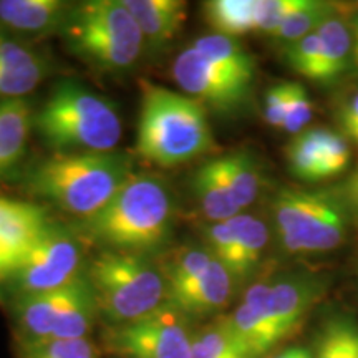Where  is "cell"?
Here are the masks:
<instances>
[{
	"instance_id": "74e56055",
	"label": "cell",
	"mask_w": 358,
	"mask_h": 358,
	"mask_svg": "<svg viewBox=\"0 0 358 358\" xmlns=\"http://www.w3.org/2000/svg\"><path fill=\"white\" fill-rule=\"evenodd\" d=\"M335 192H337L343 203H345L350 217L358 221V166L353 169L350 176L335 189Z\"/></svg>"
},
{
	"instance_id": "5b68a950",
	"label": "cell",
	"mask_w": 358,
	"mask_h": 358,
	"mask_svg": "<svg viewBox=\"0 0 358 358\" xmlns=\"http://www.w3.org/2000/svg\"><path fill=\"white\" fill-rule=\"evenodd\" d=\"M62 34L71 52L108 71L131 69L145 47V37L123 0H90L71 7Z\"/></svg>"
},
{
	"instance_id": "7a4b0ae2",
	"label": "cell",
	"mask_w": 358,
	"mask_h": 358,
	"mask_svg": "<svg viewBox=\"0 0 358 358\" xmlns=\"http://www.w3.org/2000/svg\"><path fill=\"white\" fill-rule=\"evenodd\" d=\"M140 88L138 155L163 168H173L216 148L204 105L148 80H141Z\"/></svg>"
},
{
	"instance_id": "ab89813d",
	"label": "cell",
	"mask_w": 358,
	"mask_h": 358,
	"mask_svg": "<svg viewBox=\"0 0 358 358\" xmlns=\"http://www.w3.org/2000/svg\"><path fill=\"white\" fill-rule=\"evenodd\" d=\"M347 24L352 37V70L358 73V12L348 17Z\"/></svg>"
},
{
	"instance_id": "7c38bea8",
	"label": "cell",
	"mask_w": 358,
	"mask_h": 358,
	"mask_svg": "<svg viewBox=\"0 0 358 358\" xmlns=\"http://www.w3.org/2000/svg\"><path fill=\"white\" fill-rule=\"evenodd\" d=\"M271 280H261L248 289L243 302L229 317H224L222 324L234 335L252 358H259L277 345L264 312V299L268 292Z\"/></svg>"
},
{
	"instance_id": "9c48e42d",
	"label": "cell",
	"mask_w": 358,
	"mask_h": 358,
	"mask_svg": "<svg viewBox=\"0 0 358 358\" xmlns=\"http://www.w3.org/2000/svg\"><path fill=\"white\" fill-rule=\"evenodd\" d=\"M80 274H83L80 244L50 226L7 279L19 297L58 290Z\"/></svg>"
},
{
	"instance_id": "e575fe53",
	"label": "cell",
	"mask_w": 358,
	"mask_h": 358,
	"mask_svg": "<svg viewBox=\"0 0 358 358\" xmlns=\"http://www.w3.org/2000/svg\"><path fill=\"white\" fill-rule=\"evenodd\" d=\"M350 148H348L347 138L343 134L329 129L325 138V151H324V163H322V171L324 179L335 178L342 174L350 164Z\"/></svg>"
},
{
	"instance_id": "1f68e13d",
	"label": "cell",
	"mask_w": 358,
	"mask_h": 358,
	"mask_svg": "<svg viewBox=\"0 0 358 358\" xmlns=\"http://www.w3.org/2000/svg\"><path fill=\"white\" fill-rule=\"evenodd\" d=\"M284 55L290 69L312 82L319 83L320 73V37L313 32L307 37L284 45Z\"/></svg>"
},
{
	"instance_id": "cb8c5ba5",
	"label": "cell",
	"mask_w": 358,
	"mask_h": 358,
	"mask_svg": "<svg viewBox=\"0 0 358 358\" xmlns=\"http://www.w3.org/2000/svg\"><path fill=\"white\" fill-rule=\"evenodd\" d=\"M192 47L219 69L252 85L256 77V62L243 45L237 42V38L211 34L196 40Z\"/></svg>"
},
{
	"instance_id": "2e32d148",
	"label": "cell",
	"mask_w": 358,
	"mask_h": 358,
	"mask_svg": "<svg viewBox=\"0 0 358 358\" xmlns=\"http://www.w3.org/2000/svg\"><path fill=\"white\" fill-rule=\"evenodd\" d=\"M140 27L145 42L166 43L174 38L187 15V3L179 0H123Z\"/></svg>"
},
{
	"instance_id": "8fae6325",
	"label": "cell",
	"mask_w": 358,
	"mask_h": 358,
	"mask_svg": "<svg viewBox=\"0 0 358 358\" xmlns=\"http://www.w3.org/2000/svg\"><path fill=\"white\" fill-rule=\"evenodd\" d=\"M325 289L327 282L313 274H289L271 280L264 299V312L277 343L302 325Z\"/></svg>"
},
{
	"instance_id": "b9f144b4",
	"label": "cell",
	"mask_w": 358,
	"mask_h": 358,
	"mask_svg": "<svg viewBox=\"0 0 358 358\" xmlns=\"http://www.w3.org/2000/svg\"><path fill=\"white\" fill-rule=\"evenodd\" d=\"M353 141H355V143H357V145H358V136H357V138H353Z\"/></svg>"
},
{
	"instance_id": "4316f807",
	"label": "cell",
	"mask_w": 358,
	"mask_h": 358,
	"mask_svg": "<svg viewBox=\"0 0 358 358\" xmlns=\"http://www.w3.org/2000/svg\"><path fill=\"white\" fill-rule=\"evenodd\" d=\"M219 159L237 206L241 209L248 208L257 199L261 191V173L256 159L248 151H234Z\"/></svg>"
},
{
	"instance_id": "836d02e7",
	"label": "cell",
	"mask_w": 358,
	"mask_h": 358,
	"mask_svg": "<svg viewBox=\"0 0 358 358\" xmlns=\"http://www.w3.org/2000/svg\"><path fill=\"white\" fill-rule=\"evenodd\" d=\"M307 0H257L256 30L271 37L289 17L301 10Z\"/></svg>"
},
{
	"instance_id": "4dcf8cb0",
	"label": "cell",
	"mask_w": 358,
	"mask_h": 358,
	"mask_svg": "<svg viewBox=\"0 0 358 358\" xmlns=\"http://www.w3.org/2000/svg\"><path fill=\"white\" fill-rule=\"evenodd\" d=\"M22 358H98L93 342L87 338L77 340H40L22 342Z\"/></svg>"
},
{
	"instance_id": "3957f363",
	"label": "cell",
	"mask_w": 358,
	"mask_h": 358,
	"mask_svg": "<svg viewBox=\"0 0 358 358\" xmlns=\"http://www.w3.org/2000/svg\"><path fill=\"white\" fill-rule=\"evenodd\" d=\"M129 159L115 151L57 153L27 179L32 194L83 219L100 213L131 176Z\"/></svg>"
},
{
	"instance_id": "5bb4252c",
	"label": "cell",
	"mask_w": 358,
	"mask_h": 358,
	"mask_svg": "<svg viewBox=\"0 0 358 358\" xmlns=\"http://www.w3.org/2000/svg\"><path fill=\"white\" fill-rule=\"evenodd\" d=\"M70 284L58 290H50V292L15 297L13 315L24 335L22 342H40V340L52 337L58 313L65 306Z\"/></svg>"
},
{
	"instance_id": "484cf974",
	"label": "cell",
	"mask_w": 358,
	"mask_h": 358,
	"mask_svg": "<svg viewBox=\"0 0 358 358\" xmlns=\"http://www.w3.org/2000/svg\"><path fill=\"white\" fill-rule=\"evenodd\" d=\"M206 22L217 35L237 38L257 24V0H213L204 3Z\"/></svg>"
},
{
	"instance_id": "6da1fadb",
	"label": "cell",
	"mask_w": 358,
	"mask_h": 358,
	"mask_svg": "<svg viewBox=\"0 0 358 358\" xmlns=\"http://www.w3.org/2000/svg\"><path fill=\"white\" fill-rule=\"evenodd\" d=\"M173 216L166 182L155 174H131L100 213L83 219L82 231L115 252L141 254L168 239Z\"/></svg>"
},
{
	"instance_id": "603a6c76",
	"label": "cell",
	"mask_w": 358,
	"mask_h": 358,
	"mask_svg": "<svg viewBox=\"0 0 358 358\" xmlns=\"http://www.w3.org/2000/svg\"><path fill=\"white\" fill-rule=\"evenodd\" d=\"M313 358H358V322L345 312L327 315L317 330Z\"/></svg>"
},
{
	"instance_id": "f546056e",
	"label": "cell",
	"mask_w": 358,
	"mask_h": 358,
	"mask_svg": "<svg viewBox=\"0 0 358 358\" xmlns=\"http://www.w3.org/2000/svg\"><path fill=\"white\" fill-rule=\"evenodd\" d=\"M191 358H252L222 320L192 337Z\"/></svg>"
},
{
	"instance_id": "52a82bcc",
	"label": "cell",
	"mask_w": 358,
	"mask_h": 358,
	"mask_svg": "<svg viewBox=\"0 0 358 358\" xmlns=\"http://www.w3.org/2000/svg\"><path fill=\"white\" fill-rule=\"evenodd\" d=\"M271 206L277 234L289 252H329L345 239L350 214L335 191L284 187Z\"/></svg>"
},
{
	"instance_id": "ba28073f",
	"label": "cell",
	"mask_w": 358,
	"mask_h": 358,
	"mask_svg": "<svg viewBox=\"0 0 358 358\" xmlns=\"http://www.w3.org/2000/svg\"><path fill=\"white\" fill-rule=\"evenodd\" d=\"M192 337L187 317L166 302L141 319L110 325L105 345L127 358H191Z\"/></svg>"
},
{
	"instance_id": "ac0fdd59",
	"label": "cell",
	"mask_w": 358,
	"mask_h": 358,
	"mask_svg": "<svg viewBox=\"0 0 358 358\" xmlns=\"http://www.w3.org/2000/svg\"><path fill=\"white\" fill-rule=\"evenodd\" d=\"M192 191L198 199L201 211L209 221H229L241 214V208L237 206L231 187L227 185L226 173L219 158L208 161L194 173Z\"/></svg>"
},
{
	"instance_id": "8992f818",
	"label": "cell",
	"mask_w": 358,
	"mask_h": 358,
	"mask_svg": "<svg viewBox=\"0 0 358 358\" xmlns=\"http://www.w3.org/2000/svg\"><path fill=\"white\" fill-rule=\"evenodd\" d=\"M88 280L111 325L138 320L166 303V280L155 264L141 254L105 250L90 264Z\"/></svg>"
},
{
	"instance_id": "d4e9b609",
	"label": "cell",
	"mask_w": 358,
	"mask_h": 358,
	"mask_svg": "<svg viewBox=\"0 0 358 358\" xmlns=\"http://www.w3.org/2000/svg\"><path fill=\"white\" fill-rule=\"evenodd\" d=\"M327 131L329 129L325 128L303 129L289 143L285 156H287L290 173L295 178L307 182L324 181L322 163H324Z\"/></svg>"
},
{
	"instance_id": "30bf717a",
	"label": "cell",
	"mask_w": 358,
	"mask_h": 358,
	"mask_svg": "<svg viewBox=\"0 0 358 358\" xmlns=\"http://www.w3.org/2000/svg\"><path fill=\"white\" fill-rule=\"evenodd\" d=\"M173 77L187 96L222 113L239 110L248 101L252 85L219 69L194 47L186 48L173 64Z\"/></svg>"
},
{
	"instance_id": "d6a6232c",
	"label": "cell",
	"mask_w": 358,
	"mask_h": 358,
	"mask_svg": "<svg viewBox=\"0 0 358 358\" xmlns=\"http://www.w3.org/2000/svg\"><path fill=\"white\" fill-rule=\"evenodd\" d=\"M289 95H287V110H285V118L282 129L287 133L299 134L302 133L308 123H310L313 115L312 100L308 96L307 90L303 85L287 82Z\"/></svg>"
},
{
	"instance_id": "f1b7e54d",
	"label": "cell",
	"mask_w": 358,
	"mask_h": 358,
	"mask_svg": "<svg viewBox=\"0 0 358 358\" xmlns=\"http://www.w3.org/2000/svg\"><path fill=\"white\" fill-rule=\"evenodd\" d=\"M213 261V254L208 249L187 248L178 250L169 259L168 266L161 268L164 280H166V297L198 279L203 272L208 271Z\"/></svg>"
},
{
	"instance_id": "7402d4cb",
	"label": "cell",
	"mask_w": 358,
	"mask_h": 358,
	"mask_svg": "<svg viewBox=\"0 0 358 358\" xmlns=\"http://www.w3.org/2000/svg\"><path fill=\"white\" fill-rule=\"evenodd\" d=\"M48 227L50 224L45 213L0 227V277L7 279L15 271Z\"/></svg>"
},
{
	"instance_id": "83f0119b",
	"label": "cell",
	"mask_w": 358,
	"mask_h": 358,
	"mask_svg": "<svg viewBox=\"0 0 358 358\" xmlns=\"http://www.w3.org/2000/svg\"><path fill=\"white\" fill-rule=\"evenodd\" d=\"M334 15H337V7L332 2L307 0L306 6L301 10L295 12L292 17H289L271 37L277 43L289 45L295 40H301L307 35L317 32L319 27Z\"/></svg>"
},
{
	"instance_id": "60d3db41",
	"label": "cell",
	"mask_w": 358,
	"mask_h": 358,
	"mask_svg": "<svg viewBox=\"0 0 358 358\" xmlns=\"http://www.w3.org/2000/svg\"><path fill=\"white\" fill-rule=\"evenodd\" d=\"M275 358H313L312 350L306 347H290L287 350L279 353Z\"/></svg>"
},
{
	"instance_id": "e0dca14e",
	"label": "cell",
	"mask_w": 358,
	"mask_h": 358,
	"mask_svg": "<svg viewBox=\"0 0 358 358\" xmlns=\"http://www.w3.org/2000/svg\"><path fill=\"white\" fill-rule=\"evenodd\" d=\"M34 123L32 106L25 98L0 101V178L22 159Z\"/></svg>"
},
{
	"instance_id": "d6986e66",
	"label": "cell",
	"mask_w": 358,
	"mask_h": 358,
	"mask_svg": "<svg viewBox=\"0 0 358 358\" xmlns=\"http://www.w3.org/2000/svg\"><path fill=\"white\" fill-rule=\"evenodd\" d=\"M98 312V303L87 272L70 284L65 306L58 313L50 338L77 340L87 338Z\"/></svg>"
},
{
	"instance_id": "f35d334b",
	"label": "cell",
	"mask_w": 358,
	"mask_h": 358,
	"mask_svg": "<svg viewBox=\"0 0 358 358\" xmlns=\"http://www.w3.org/2000/svg\"><path fill=\"white\" fill-rule=\"evenodd\" d=\"M338 123L348 138L353 140L358 136V93L338 111Z\"/></svg>"
},
{
	"instance_id": "ffe728a7",
	"label": "cell",
	"mask_w": 358,
	"mask_h": 358,
	"mask_svg": "<svg viewBox=\"0 0 358 358\" xmlns=\"http://www.w3.org/2000/svg\"><path fill=\"white\" fill-rule=\"evenodd\" d=\"M317 34L320 37L319 83L332 85L352 70V37L347 19L330 17Z\"/></svg>"
},
{
	"instance_id": "4fadbf2b",
	"label": "cell",
	"mask_w": 358,
	"mask_h": 358,
	"mask_svg": "<svg viewBox=\"0 0 358 358\" xmlns=\"http://www.w3.org/2000/svg\"><path fill=\"white\" fill-rule=\"evenodd\" d=\"M232 285L234 279L229 271L214 259L208 271L191 284L169 294L166 302L186 317L211 315L227 306L232 295Z\"/></svg>"
},
{
	"instance_id": "8d00e7d4",
	"label": "cell",
	"mask_w": 358,
	"mask_h": 358,
	"mask_svg": "<svg viewBox=\"0 0 358 358\" xmlns=\"http://www.w3.org/2000/svg\"><path fill=\"white\" fill-rule=\"evenodd\" d=\"M42 213H45L43 209L32 203L0 198V227L6 226V224L20 221V219L38 216Z\"/></svg>"
},
{
	"instance_id": "44dd1931",
	"label": "cell",
	"mask_w": 358,
	"mask_h": 358,
	"mask_svg": "<svg viewBox=\"0 0 358 358\" xmlns=\"http://www.w3.org/2000/svg\"><path fill=\"white\" fill-rule=\"evenodd\" d=\"M236 243V267L232 279L245 280L261 262L268 243V229L261 219L250 214H237L229 219Z\"/></svg>"
},
{
	"instance_id": "9a60e30c",
	"label": "cell",
	"mask_w": 358,
	"mask_h": 358,
	"mask_svg": "<svg viewBox=\"0 0 358 358\" xmlns=\"http://www.w3.org/2000/svg\"><path fill=\"white\" fill-rule=\"evenodd\" d=\"M70 8L62 0H0V24L17 32H50L62 29Z\"/></svg>"
},
{
	"instance_id": "d590c367",
	"label": "cell",
	"mask_w": 358,
	"mask_h": 358,
	"mask_svg": "<svg viewBox=\"0 0 358 358\" xmlns=\"http://www.w3.org/2000/svg\"><path fill=\"white\" fill-rule=\"evenodd\" d=\"M287 95L289 83H277L271 87L266 93V110L264 116L266 122L274 128H282L285 118V110H287Z\"/></svg>"
},
{
	"instance_id": "277c9868",
	"label": "cell",
	"mask_w": 358,
	"mask_h": 358,
	"mask_svg": "<svg viewBox=\"0 0 358 358\" xmlns=\"http://www.w3.org/2000/svg\"><path fill=\"white\" fill-rule=\"evenodd\" d=\"M40 134L57 150L113 151L122 140V120L111 103L75 83H60L35 115Z\"/></svg>"
}]
</instances>
